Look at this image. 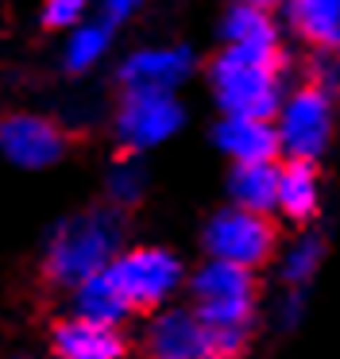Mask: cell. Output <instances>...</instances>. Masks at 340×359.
Wrapping results in <instances>:
<instances>
[{"instance_id":"obj_1","label":"cell","mask_w":340,"mask_h":359,"mask_svg":"<svg viewBox=\"0 0 340 359\" xmlns=\"http://www.w3.org/2000/svg\"><path fill=\"white\" fill-rule=\"evenodd\" d=\"M124 251V212L112 205L70 212L46 232L39 274L51 290L70 294L77 282L108 271L112 259Z\"/></svg>"},{"instance_id":"obj_2","label":"cell","mask_w":340,"mask_h":359,"mask_svg":"<svg viewBox=\"0 0 340 359\" xmlns=\"http://www.w3.org/2000/svg\"><path fill=\"white\" fill-rule=\"evenodd\" d=\"M185 294L197 317L209 325L221 359H240L255 332V305H259V282L255 271L221 259H205L185 278Z\"/></svg>"},{"instance_id":"obj_3","label":"cell","mask_w":340,"mask_h":359,"mask_svg":"<svg viewBox=\"0 0 340 359\" xmlns=\"http://www.w3.org/2000/svg\"><path fill=\"white\" fill-rule=\"evenodd\" d=\"M221 116H259L275 120L286 97V58L278 50L221 47L205 70Z\"/></svg>"},{"instance_id":"obj_4","label":"cell","mask_w":340,"mask_h":359,"mask_svg":"<svg viewBox=\"0 0 340 359\" xmlns=\"http://www.w3.org/2000/svg\"><path fill=\"white\" fill-rule=\"evenodd\" d=\"M275 132L278 151L286 158L317 163L336 132V93L325 89L321 81H306V86L290 89L275 112Z\"/></svg>"},{"instance_id":"obj_5","label":"cell","mask_w":340,"mask_h":359,"mask_svg":"<svg viewBox=\"0 0 340 359\" xmlns=\"http://www.w3.org/2000/svg\"><path fill=\"white\" fill-rule=\"evenodd\" d=\"M112 282L120 294L128 297L131 313H155L170 305L185 290V263L170 248L159 243H139V248H124L108 266Z\"/></svg>"},{"instance_id":"obj_6","label":"cell","mask_w":340,"mask_h":359,"mask_svg":"<svg viewBox=\"0 0 340 359\" xmlns=\"http://www.w3.org/2000/svg\"><path fill=\"white\" fill-rule=\"evenodd\" d=\"M201 248L205 259H221V263H236L247 271H259L263 263L275 259L278 248V228L270 217L240 205H224L201 228Z\"/></svg>"},{"instance_id":"obj_7","label":"cell","mask_w":340,"mask_h":359,"mask_svg":"<svg viewBox=\"0 0 340 359\" xmlns=\"http://www.w3.org/2000/svg\"><path fill=\"white\" fill-rule=\"evenodd\" d=\"M185 124V109L178 93H120L112 109V140L124 155H147V151L170 143Z\"/></svg>"},{"instance_id":"obj_8","label":"cell","mask_w":340,"mask_h":359,"mask_svg":"<svg viewBox=\"0 0 340 359\" xmlns=\"http://www.w3.org/2000/svg\"><path fill=\"white\" fill-rule=\"evenodd\" d=\"M70 151V132L58 116H46V112H4L0 116V158L15 170H51L66 158Z\"/></svg>"},{"instance_id":"obj_9","label":"cell","mask_w":340,"mask_h":359,"mask_svg":"<svg viewBox=\"0 0 340 359\" xmlns=\"http://www.w3.org/2000/svg\"><path fill=\"white\" fill-rule=\"evenodd\" d=\"M139 348H143V359H221L213 332L197 317V309L174 302L147 313Z\"/></svg>"},{"instance_id":"obj_10","label":"cell","mask_w":340,"mask_h":359,"mask_svg":"<svg viewBox=\"0 0 340 359\" xmlns=\"http://www.w3.org/2000/svg\"><path fill=\"white\" fill-rule=\"evenodd\" d=\"M193 74H197V55L182 43L139 47L120 58L116 89L120 93H178Z\"/></svg>"},{"instance_id":"obj_11","label":"cell","mask_w":340,"mask_h":359,"mask_svg":"<svg viewBox=\"0 0 340 359\" xmlns=\"http://www.w3.org/2000/svg\"><path fill=\"white\" fill-rule=\"evenodd\" d=\"M46 348L54 359H128V336L116 325H97L66 313L51 325Z\"/></svg>"},{"instance_id":"obj_12","label":"cell","mask_w":340,"mask_h":359,"mask_svg":"<svg viewBox=\"0 0 340 359\" xmlns=\"http://www.w3.org/2000/svg\"><path fill=\"white\" fill-rule=\"evenodd\" d=\"M213 143L232 163H275L282 155L275 120L259 116H221L213 128Z\"/></svg>"},{"instance_id":"obj_13","label":"cell","mask_w":340,"mask_h":359,"mask_svg":"<svg viewBox=\"0 0 340 359\" xmlns=\"http://www.w3.org/2000/svg\"><path fill=\"white\" fill-rule=\"evenodd\" d=\"M282 16L306 47L340 58V0H282Z\"/></svg>"},{"instance_id":"obj_14","label":"cell","mask_w":340,"mask_h":359,"mask_svg":"<svg viewBox=\"0 0 340 359\" xmlns=\"http://www.w3.org/2000/svg\"><path fill=\"white\" fill-rule=\"evenodd\" d=\"M62 35H66V39H62L58 62H62V70L74 74V78H85V74L97 70V66L112 55V43H116V27L108 24L105 16H89Z\"/></svg>"},{"instance_id":"obj_15","label":"cell","mask_w":340,"mask_h":359,"mask_svg":"<svg viewBox=\"0 0 340 359\" xmlns=\"http://www.w3.org/2000/svg\"><path fill=\"white\" fill-rule=\"evenodd\" d=\"M278 212L290 224H309L321 212V174H317V163L286 158L278 166Z\"/></svg>"},{"instance_id":"obj_16","label":"cell","mask_w":340,"mask_h":359,"mask_svg":"<svg viewBox=\"0 0 340 359\" xmlns=\"http://www.w3.org/2000/svg\"><path fill=\"white\" fill-rule=\"evenodd\" d=\"M66 302H70V313H74V317L97 320V325L124 328V325H128V317H131L128 297L120 294V286L112 282V274H108V271H100V274H93V278L77 282V286L66 294Z\"/></svg>"},{"instance_id":"obj_17","label":"cell","mask_w":340,"mask_h":359,"mask_svg":"<svg viewBox=\"0 0 340 359\" xmlns=\"http://www.w3.org/2000/svg\"><path fill=\"white\" fill-rule=\"evenodd\" d=\"M221 43L224 47H247V50H278L282 47V35L278 24L270 16V8L259 4H232L221 20Z\"/></svg>"},{"instance_id":"obj_18","label":"cell","mask_w":340,"mask_h":359,"mask_svg":"<svg viewBox=\"0 0 340 359\" xmlns=\"http://www.w3.org/2000/svg\"><path fill=\"white\" fill-rule=\"evenodd\" d=\"M228 201L251 212H278V163H232Z\"/></svg>"},{"instance_id":"obj_19","label":"cell","mask_w":340,"mask_h":359,"mask_svg":"<svg viewBox=\"0 0 340 359\" xmlns=\"http://www.w3.org/2000/svg\"><path fill=\"white\" fill-rule=\"evenodd\" d=\"M325 263V236L321 232H301L290 248L282 251V263H278V278L286 290H306L317 278Z\"/></svg>"},{"instance_id":"obj_20","label":"cell","mask_w":340,"mask_h":359,"mask_svg":"<svg viewBox=\"0 0 340 359\" xmlns=\"http://www.w3.org/2000/svg\"><path fill=\"white\" fill-rule=\"evenodd\" d=\"M143 155H124L116 158L112 166L105 170V205H112V209H131V205L143 201L147 194V170L143 163H139Z\"/></svg>"},{"instance_id":"obj_21","label":"cell","mask_w":340,"mask_h":359,"mask_svg":"<svg viewBox=\"0 0 340 359\" xmlns=\"http://www.w3.org/2000/svg\"><path fill=\"white\" fill-rule=\"evenodd\" d=\"M43 27L46 32H70L81 20L97 16V0H43Z\"/></svg>"},{"instance_id":"obj_22","label":"cell","mask_w":340,"mask_h":359,"mask_svg":"<svg viewBox=\"0 0 340 359\" xmlns=\"http://www.w3.org/2000/svg\"><path fill=\"white\" fill-rule=\"evenodd\" d=\"M301 317H306V290H286L282 294V302H278V309H275V320H278V328H298L301 325Z\"/></svg>"},{"instance_id":"obj_23","label":"cell","mask_w":340,"mask_h":359,"mask_svg":"<svg viewBox=\"0 0 340 359\" xmlns=\"http://www.w3.org/2000/svg\"><path fill=\"white\" fill-rule=\"evenodd\" d=\"M143 4L147 0H97V16H105L112 27H120V24H128V20H136Z\"/></svg>"},{"instance_id":"obj_24","label":"cell","mask_w":340,"mask_h":359,"mask_svg":"<svg viewBox=\"0 0 340 359\" xmlns=\"http://www.w3.org/2000/svg\"><path fill=\"white\" fill-rule=\"evenodd\" d=\"M0 359H39L35 351H0Z\"/></svg>"},{"instance_id":"obj_25","label":"cell","mask_w":340,"mask_h":359,"mask_svg":"<svg viewBox=\"0 0 340 359\" xmlns=\"http://www.w3.org/2000/svg\"><path fill=\"white\" fill-rule=\"evenodd\" d=\"M232 4H259V8H275L278 0H232Z\"/></svg>"}]
</instances>
